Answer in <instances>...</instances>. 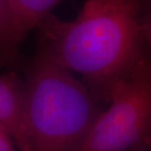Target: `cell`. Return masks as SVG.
I'll use <instances>...</instances> for the list:
<instances>
[{
  "mask_svg": "<svg viewBox=\"0 0 151 151\" xmlns=\"http://www.w3.org/2000/svg\"><path fill=\"white\" fill-rule=\"evenodd\" d=\"M142 1H143V4H147L151 5V0H142Z\"/></svg>",
  "mask_w": 151,
  "mask_h": 151,
  "instance_id": "10",
  "label": "cell"
},
{
  "mask_svg": "<svg viewBox=\"0 0 151 151\" xmlns=\"http://www.w3.org/2000/svg\"><path fill=\"white\" fill-rule=\"evenodd\" d=\"M142 0H88L74 20L49 14L38 26L37 53L85 79L100 102L145 55Z\"/></svg>",
  "mask_w": 151,
  "mask_h": 151,
  "instance_id": "1",
  "label": "cell"
},
{
  "mask_svg": "<svg viewBox=\"0 0 151 151\" xmlns=\"http://www.w3.org/2000/svg\"><path fill=\"white\" fill-rule=\"evenodd\" d=\"M109 108L79 151H129L151 139V56L146 54L113 84Z\"/></svg>",
  "mask_w": 151,
  "mask_h": 151,
  "instance_id": "3",
  "label": "cell"
},
{
  "mask_svg": "<svg viewBox=\"0 0 151 151\" xmlns=\"http://www.w3.org/2000/svg\"><path fill=\"white\" fill-rule=\"evenodd\" d=\"M18 50L14 37V24L5 0H0V61L15 60Z\"/></svg>",
  "mask_w": 151,
  "mask_h": 151,
  "instance_id": "6",
  "label": "cell"
},
{
  "mask_svg": "<svg viewBox=\"0 0 151 151\" xmlns=\"http://www.w3.org/2000/svg\"><path fill=\"white\" fill-rule=\"evenodd\" d=\"M140 30L145 43L151 48V11L140 19Z\"/></svg>",
  "mask_w": 151,
  "mask_h": 151,
  "instance_id": "7",
  "label": "cell"
},
{
  "mask_svg": "<svg viewBox=\"0 0 151 151\" xmlns=\"http://www.w3.org/2000/svg\"><path fill=\"white\" fill-rule=\"evenodd\" d=\"M15 144L10 135L2 126H0V151H17Z\"/></svg>",
  "mask_w": 151,
  "mask_h": 151,
  "instance_id": "8",
  "label": "cell"
},
{
  "mask_svg": "<svg viewBox=\"0 0 151 151\" xmlns=\"http://www.w3.org/2000/svg\"><path fill=\"white\" fill-rule=\"evenodd\" d=\"M24 86L30 151L80 150L102 113L93 92L39 53L30 60Z\"/></svg>",
  "mask_w": 151,
  "mask_h": 151,
  "instance_id": "2",
  "label": "cell"
},
{
  "mask_svg": "<svg viewBox=\"0 0 151 151\" xmlns=\"http://www.w3.org/2000/svg\"><path fill=\"white\" fill-rule=\"evenodd\" d=\"M62 0H5L14 24L15 43L19 48L31 29L37 28Z\"/></svg>",
  "mask_w": 151,
  "mask_h": 151,
  "instance_id": "5",
  "label": "cell"
},
{
  "mask_svg": "<svg viewBox=\"0 0 151 151\" xmlns=\"http://www.w3.org/2000/svg\"><path fill=\"white\" fill-rule=\"evenodd\" d=\"M0 126L19 151H30L24 112V81L14 72L0 75Z\"/></svg>",
  "mask_w": 151,
  "mask_h": 151,
  "instance_id": "4",
  "label": "cell"
},
{
  "mask_svg": "<svg viewBox=\"0 0 151 151\" xmlns=\"http://www.w3.org/2000/svg\"><path fill=\"white\" fill-rule=\"evenodd\" d=\"M145 151H151V139L150 141V143L147 145V148H146Z\"/></svg>",
  "mask_w": 151,
  "mask_h": 151,
  "instance_id": "9",
  "label": "cell"
}]
</instances>
